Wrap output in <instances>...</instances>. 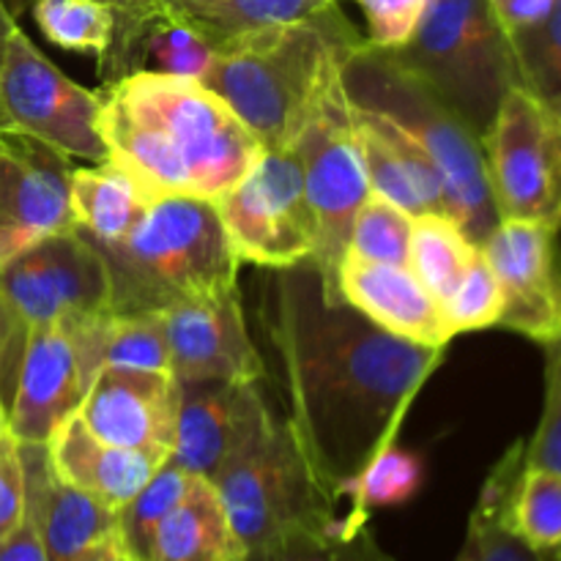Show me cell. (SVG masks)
Masks as SVG:
<instances>
[{
    "label": "cell",
    "mask_w": 561,
    "mask_h": 561,
    "mask_svg": "<svg viewBox=\"0 0 561 561\" xmlns=\"http://www.w3.org/2000/svg\"><path fill=\"white\" fill-rule=\"evenodd\" d=\"M263 327L283 373L288 416L323 480L337 491L398 431L444 348L405 343L329 294L312 261L272 268Z\"/></svg>",
    "instance_id": "cell-1"
},
{
    "label": "cell",
    "mask_w": 561,
    "mask_h": 561,
    "mask_svg": "<svg viewBox=\"0 0 561 561\" xmlns=\"http://www.w3.org/2000/svg\"><path fill=\"white\" fill-rule=\"evenodd\" d=\"M99 93L107 162L153 201H217L266 151L239 115L197 80L131 71Z\"/></svg>",
    "instance_id": "cell-2"
},
{
    "label": "cell",
    "mask_w": 561,
    "mask_h": 561,
    "mask_svg": "<svg viewBox=\"0 0 561 561\" xmlns=\"http://www.w3.org/2000/svg\"><path fill=\"white\" fill-rule=\"evenodd\" d=\"M365 36L343 11L247 33L214 49L203 85L217 93L266 151L294 146L323 71Z\"/></svg>",
    "instance_id": "cell-3"
},
{
    "label": "cell",
    "mask_w": 561,
    "mask_h": 561,
    "mask_svg": "<svg viewBox=\"0 0 561 561\" xmlns=\"http://www.w3.org/2000/svg\"><path fill=\"white\" fill-rule=\"evenodd\" d=\"M345 91L356 107L373 110L409 135L442 170L447 217L482 247L502 222L488 179L482 137L387 49L354 44L340 60Z\"/></svg>",
    "instance_id": "cell-4"
},
{
    "label": "cell",
    "mask_w": 561,
    "mask_h": 561,
    "mask_svg": "<svg viewBox=\"0 0 561 561\" xmlns=\"http://www.w3.org/2000/svg\"><path fill=\"white\" fill-rule=\"evenodd\" d=\"M93 244L107 261L115 316L162 312L239 285V257L217 206L203 197H159L129 236Z\"/></svg>",
    "instance_id": "cell-5"
},
{
    "label": "cell",
    "mask_w": 561,
    "mask_h": 561,
    "mask_svg": "<svg viewBox=\"0 0 561 561\" xmlns=\"http://www.w3.org/2000/svg\"><path fill=\"white\" fill-rule=\"evenodd\" d=\"M228 518L247 551L337 524L340 496L307 458L290 422L268 416L214 480Z\"/></svg>",
    "instance_id": "cell-6"
},
{
    "label": "cell",
    "mask_w": 561,
    "mask_h": 561,
    "mask_svg": "<svg viewBox=\"0 0 561 561\" xmlns=\"http://www.w3.org/2000/svg\"><path fill=\"white\" fill-rule=\"evenodd\" d=\"M387 53L436 91L480 137L504 93L518 85L513 47L493 0H427L409 44Z\"/></svg>",
    "instance_id": "cell-7"
},
{
    "label": "cell",
    "mask_w": 561,
    "mask_h": 561,
    "mask_svg": "<svg viewBox=\"0 0 561 561\" xmlns=\"http://www.w3.org/2000/svg\"><path fill=\"white\" fill-rule=\"evenodd\" d=\"M343 55L329 64L316 88L301 131L290 151L299 157L307 201L318 222V250L312 263L323 274L329 294H337V266L348 250L351 225L370 195L365 157L356 129V110L345 91Z\"/></svg>",
    "instance_id": "cell-8"
},
{
    "label": "cell",
    "mask_w": 561,
    "mask_h": 561,
    "mask_svg": "<svg viewBox=\"0 0 561 561\" xmlns=\"http://www.w3.org/2000/svg\"><path fill=\"white\" fill-rule=\"evenodd\" d=\"M0 131L33 137L66 157L107 162L102 140V93L66 77L22 27L0 58Z\"/></svg>",
    "instance_id": "cell-9"
},
{
    "label": "cell",
    "mask_w": 561,
    "mask_h": 561,
    "mask_svg": "<svg viewBox=\"0 0 561 561\" xmlns=\"http://www.w3.org/2000/svg\"><path fill=\"white\" fill-rule=\"evenodd\" d=\"M488 179L502 219L561 230V115L524 85L504 93L482 135Z\"/></svg>",
    "instance_id": "cell-10"
},
{
    "label": "cell",
    "mask_w": 561,
    "mask_h": 561,
    "mask_svg": "<svg viewBox=\"0 0 561 561\" xmlns=\"http://www.w3.org/2000/svg\"><path fill=\"white\" fill-rule=\"evenodd\" d=\"M239 263L288 268L316 257L318 222L299 157L263 151L250 173L214 201Z\"/></svg>",
    "instance_id": "cell-11"
},
{
    "label": "cell",
    "mask_w": 561,
    "mask_h": 561,
    "mask_svg": "<svg viewBox=\"0 0 561 561\" xmlns=\"http://www.w3.org/2000/svg\"><path fill=\"white\" fill-rule=\"evenodd\" d=\"M110 316L77 323L31 327L9 409V431L20 444H47L55 427L77 414L104 370Z\"/></svg>",
    "instance_id": "cell-12"
},
{
    "label": "cell",
    "mask_w": 561,
    "mask_h": 561,
    "mask_svg": "<svg viewBox=\"0 0 561 561\" xmlns=\"http://www.w3.org/2000/svg\"><path fill=\"white\" fill-rule=\"evenodd\" d=\"M0 296L27 327L77 323L113 312L107 261L80 230L49 236L5 263Z\"/></svg>",
    "instance_id": "cell-13"
},
{
    "label": "cell",
    "mask_w": 561,
    "mask_h": 561,
    "mask_svg": "<svg viewBox=\"0 0 561 561\" xmlns=\"http://www.w3.org/2000/svg\"><path fill=\"white\" fill-rule=\"evenodd\" d=\"M71 173L66 153L0 131V268L49 236L77 230Z\"/></svg>",
    "instance_id": "cell-14"
},
{
    "label": "cell",
    "mask_w": 561,
    "mask_h": 561,
    "mask_svg": "<svg viewBox=\"0 0 561 561\" xmlns=\"http://www.w3.org/2000/svg\"><path fill=\"white\" fill-rule=\"evenodd\" d=\"M561 230L502 219L480 247L504 294L499 327L535 343L561 337Z\"/></svg>",
    "instance_id": "cell-15"
},
{
    "label": "cell",
    "mask_w": 561,
    "mask_h": 561,
    "mask_svg": "<svg viewBox=\"0 0 561 561\" xmlns=\"http://www.w3.org/2000/svg\"><path fill=\"white\" fill-rule=\"evenodd\" d=\"M170 348V370L179 383H255L263 359L247 332L239 285L217 296L186 299L159 312Z\"/></svg>",
    "instance_id": "cell-16"
},
{
    "label": "cell",
    "mask_w": 561,
    "mask_h": 561,
    "mask_svg": "<svg viewBox=\"0 0 561 561\" xmlns=\"http://www.w3.org/2000/svg\"><path fill=\"white\" fill-rule=\"evenodd\" d=\"M179 387V422L168 460L186 474L214 482L241 447L266 425L272 411L263 400L261 381H197Z\"/></svg>",
    "instance_id": "cell-17"
},
{
    "label": "cell",
    "mask_w": 561,
    "mask_h": 561,
    "mask_svg": "<svg viewBox=\"0 0 561 561\" xmlns=\"http://www.w3.org/2000/svg\"><path fill=\"white\" fill-rule=\"evenodd\" d=\"M179 398V381L168 373L104 367L77 414L102 442L164 463L173 453Z\"/></svg>",
    "instance_id": "cell-18"
},
{
    "label": "cell",
    "mask_w": 561,
    "mask_h": 561,
    "mask_svg": "<svg viewBox=\"0 0 561 561\" xmlns=\"http://www.w3.org/2000/svg\"><path fill=\"white\" fill-rule=\"evenodd\" d=\"M337 294L367 321L405 343L447 351L453 340L442 305L409 266L367 261L345 252L337 266Z\"/></svg>",
    "instance_id": "cell-19"
},
{
    "label": "cell",
    "mask_w": 561,
    "mask_h": 561,
    "mask_svg": "<svg viewBox=\"0 0 561 561\" xmlns=\"http://www.w3.org/2000/svg\"><path fill=\"white\" fill-rule=\"evenodd\" d=\"M25 469V510L36 524L47 561H82L115 546L118 513L66 485L53 471L44 444H20Z\"/></svg>",
    "instance_id": "cell-20"
},
{
    "label": "cell",
    "mask_w": 561,
    "mask_h": 561,
    "mask_svg": "<svg viewBox=\"0 0 561 561\" xmlns=\"http://www.w3.org/2000/svg\"><path fill=\"white\" fill-rule=\"evenodd\" d=\"M354 110L370 192L392 201L411 217H447V186L436 162L392 121L356 104Z\"/></svg>",
    "instance_id": "cell-21"
},
{
    "label": "cell",
    "mask_w": 561,
    "mask_h": 561,
    "mask_svg": "<svg viewBox=\"0 0 561 561\" xmlns=\"http://www.w3.org/2000/svg\"><path fill=\"white\" fill-rule=\"evenodd\" d=\"M47 458L66 485L88 493L104 507L118 513L135 493L157 474L162 463L135 449L102 442L80 414L60 422L47 438Z\"/></svg>",
    "instance_id": "cell-22"
},
{
    "label": "cell",
    "mask_w": 561,
    "mask_h": 561,
    "mask_svg": "<svg viewBox=\"0 0 561 561\" xmlns=\"http://www.w3.org/2000/svg\"><path fill=\"white\" fill-rule=\"evenodd\" d=\"M247 553L214 482L192 477L159 524L151 561H247Z\"/></svg>",
    "instance_id": "cell-23"
},
{
    "label": "cell",
    "mask_w": 561,
    "mask_h": 561,
    "mask_svg": "<svg viewBox=\"0 0 561 561\" xmlns=\"http://www.w3.org/2000/svg\"><path fill=\"white\" fill-rule=\"evenodd\" d=\"M170 20L195 31L214 49L272 25L316 20L340 9L337 0H157Z\"/></svg>",
    "instance_id": "cell-24"
},
{
    "label": "cell",
    "mask_w": 561,
    "mask_h": 561,
    "mask_svg": "<svg viewBox=\"0 0 561 561\" xmlns=\"http://www.w3.org/2000/svg\"><path fill=\"white\" fill-rule=\"evenodd\" d=\"M151 203L153 197L113 162L75 168L71 173V211L77 230L99 244H115L129 236Z\"/></svg>",
    "instance_id": "cell-25"
},
{
    "label": "cell",
    "mask_w": 561,
    "mask_h": 561,
    "mask_svg": "<svg viewBox=\"0 0 561 561\" xmlns=\"http://www.w3.org/2000/svg\"><path fill=\"white\" fill-rule=\"evenodd\" d=\"M520 466H524V442L507 449V455L499 460L482 485L480 502L469 518L463 553H460L463 561H553L526 546L504 520V504H507L510 488Z\"/></svg>",
    "instance_id": "cell-26"
},
{
    "label": "cell",
    "mask_w": 561,
    "mask_h": 561,
    "mask_svg": "<svg viewBox=\"0 0 561 561\" xmlns=\"http://www.w3.org/2000/svg\"><path fill=\"white\" fill-rule=\"evenodd\" d=\"M477 252L480 247L463 233L455 219L444 214H422L411 222L405 266L431 290L433 299L444 305L466 277Z\"/></svg>",
    "instance_id": "cell-27"
},
{
    "label": "cell",
    "mask_w": 561,
    "mask_h": 561,
    "mask_svg": "<svg viewBox=\"0 0 561 561\" xmlns=\"http://www.w3.org/2000/svg\"><path fill=\"white\" fill-rule=\"evenodd\" d=\"M504 520L526 546L561 561V474L520 466L504 504Z\"/></svg>",
    "instance_id": "cell-28"
},
{
    "label": "cell",
    "mask_w": 561,
    "mask_h": 561,
    "mask_svg": "<svg viewBox=\"0 0 561 561\" xmlns=\"http://www.w3.org/2000/svg\"><path fill=\"white\" fill-rule=\"evenodd\" d=\"M425 466L420 455L398 447V442L376 455L365 469L340 485V502L348 499L351 518L370 520L373 510L398 507L420 493Z\"/></svg>",
    "instance_id": "cell-29"
},
{
    "label": "cell",
    "mask_w": 561,
    "mask_h": 561,
    "mask_svg": "<svg viewBox=\"0 0 561 561\" xmlns=\"http://www.w3.org/2000/svg\"><path fill=\"white\" fill-rule=\"evenodd\" d=\"M192 474L164 460L157 474L118 510L115 520V551L124 561H151L153 537L164 515L173 510Z\"/></svg>",
    "instance_id": "cell-30"
},
{
    "label": "cell",
    "mask_w": 561,
    "mask_h": 561,
    "mask_svg": "<svg viewBox=\"0 0 561 561\" xmlns=\"http://www.w3.org/2000/svg\"><path fill=\"white\" fill-rule=\"evenodd\" d=\"M247 561H394L381 548L370 520L337 518L323 535H301L247 553Z\"/></svg>",
    "instance_id": "cell-31"
},
{
    "label": "cell",
    "mask_w": 561,
    "mask_h": 561,
    "mask_svg": "<svg viewBox=\"0 0 561 561\" xmlns=\"http://www.w3.org/2000/svg\"><path fill=\"white\" fill-rule=\"evenodd\" d=\"M214 60V47L203 42L195 31L170 20L159 11L137 36L135 71H159V75L186 77L201 82Z\"/></svg>",
    "instance_id": "cell-32"
},
{
    "label": "cell",
    "mask_w": 561,
    "mask_h": 561,
    "mask_svg": "<svg viewBox=\"0 0 561 561\" xmlns=\"http://www.w3.org/2000/svg\"><path fill=\"white\" fill-rule=\"evenodd\" d=\"M518 85L561 115V0L537 25L510 36Z\"/></svg>",
    "instance_id": "cell-33"
},
{
    "label": "cell",
    "mask_w": 561,
    "mask_h": 561,
    "mask_svg": "<svg viewBox=\"0 0 561 561\" xmlns=\"http://www.w3.org/2000/svg\"><path fill=\"white\" fill-rule=\"evenodd\" d=\"M33 20L38 31L60 49L107 55L115 33V14L99 0H36Z\"/></svg>",
    "instance_id": "cell-34"
},
{
    "label": "cell",
    "mask_w": 561,
    "mask_h": 561,
    "mask_svg": "<svg viewBox=\"0 0 561 561\" xmlns=\"http://www.w3.org/2000/svg\"><path fill=\"white\" fill-rule=\"evenodd\" d=\"M104 367L173 376L162 316L159 312L115 316L113 312L107 329V345H104Z\"/></svg>",
    "instance_id": "cell-35"
},
{
    "label": "cell",
    "mask_w": 561,
    "mask_h": 561,
    "mask_svg": "<svg viewBox=\"0 0 561 561\" xmlns=\"http://www.w3.org/2000/svg\"><path fill=\"white\" fill-rule=\"evenodd\" d=\"M411 222H414L411 214H405L403 208L394 206L387 197L370 192L359 211H356L345 252H354V255L367 257V261L405 266Z\"/></svg>",
    "instance_id": "cell-36"
},
{
    "label": "cell",
    "mask_w": 561,
    "mask_h": 561,
    "mask_svg": "<svg viewBox=\"0 0 561 561\" xmlns=\"http://www.w3.org/2000/svg\"><path fill=\"white\" fill-rule=\"evenodd\" d=\"M442 310L444 323H447L453 337L499 327L504 312V294L502 285H499V277L493 274L491 263L485 261L482 250L477 252L466 277L460 279L455 294L444 301Z\"/></svg>",
    "instance_id": "cell-37"
},
{
    "label": "cell",
    "mask_w": 561,
    "mask_h": 561,
    "mask_svg": "<svg viewBox=\"0 0 561 561\" xmlns=\"http://www.w3.org/2000/svg\"><path fill=\"white\" fill-rule=\"evenodd\" d=\"M546 354V400L531 442H524V466L561 474V337L542 343Z\"/></svg>",
    "instance_id": "cell-38"
},
{
    "label": "cell",
    "mask_w": 561,
    "mask_h": 561,
    "mask_svg": "<svg viewBox=\"0 0 561 561\" xmlns=\"http://www.w3.org/2000/svg\"><path fill=\"white\" fill-rule=\"evenodd\" d=\"M99 3H104L115 14L113 44H110L107 55L99 60L102 75H107L104 80L115 82L135 71L137 36L146 22L159 14V3L157 0H99Z\"/></svg>",
    "instance_id": "cell-39"
},
{
    "label": "cell",
    "mask_w": 561,
    "mask_h": 561,
    "mask_svg": "<svg viewBox=\"0 0 561 561\" xmlns=\"http://www.w3.org/2000/svg\"><path fill=\"white\" fill-rule=\"evenodd\" d=\"M367 20V44L400 49L409 44L425 14L427 0H356Z\"/></svg>",
    "instance_id": "cell-40"
},
{
    "label": "cell",
    "mask_w": 561,
    "mask_h": 561,
    "mask_svg": "<svg viewBox=\"0 0 561 561\" xmlns=\"http://www.w3.org/2000/svg\"><path fill=\"white\" fill-rule=\"evenodd\" d=\"M25 518V469L20 442L9 425H0V540L11 535Z\"/></svg>",
    "instance_id": "cell-41"
},
{
    "label": "cell",
    "mask_w": 561,
    "mask_h": 561,
    "mask_svg": "<svg viewBox=\"0 0 561 561\" xmlns=\"http://www.w3.org/2000/svg\"><path fill=\"white\" fill-rule=\"evenodd\" d=\"M27 323L16 316L14 307L0 296V416L9 422L11 400H14L16 376H20L22 354H25Z\"/></svg>",
    "instance_id": "cell-42"
},
{
    "label": "cell",
    "mask_w": 561,
    "mask_h": 561,
    "mask_svg": "<svg viewBox=\"0 0 561 561\" xmlns=\"http://www.w3.org/2000/svg\"><path fill=\"white\" fill-rule=\"evenodd\" d=\"M553 3L557 0H493V9L510 38L513 33L537 25L553 9Z\"/></svg>",
    "instance_id": "cell-43"
},
{
    "label": "cell",
    "mask_w": 561,
    "mask_h": 561,
    "mask_svg": "<svg viewBox=\"0 0 561 561\" xmlns=\"http://www.w3.org/2000/svg\"><path fill=\"white\" fill-rule=\"evenodd\" d=\"M0 561H47L42 537H38V529L27 510L22 524L5 540H0Z\"/></svg>",
    "instance_id": "cell-44"
},
{
    "label": "cell",
    "mask_w": 561,
    "mask_h": 561,
    "mask_svg": "<svg viewBox=\"0 0 561 561\" xmlns=\"http://www.w3.org/2000/svg\"><path fill=\"white\" fill-rule=\"evenodd\" d=\"M16 27H20V25H16L14 14H11L9 5H5L3 0H0V58H3L5 44H9V36L16 31Z\"/></svg>",
    "instance_id": "cell-45"
},
{
    "label": "cell",
    "mask_w": 561,
    "mask_h": 561,
    "mask_svg": "<svg viewBox=\"0 0 561 561\" xmlns=\"http://www.w3.org/2000/svg\"><path fill=\"white\" fill-rule=\"evenodd\" d=\"M82 561H124V559L118 557L115 546H107V548H99V551H93L91 557H85Z\"/></svg>",
    "instance_id": "cell-46"
},
{
    "label": "cell",
    "mask_w": 561,
    "mask_h": 561,
    "mask_svg": "<svg viewBox=\"0 0 561 561\" xmlns=\"http://www.w3.org/2000/svg\"><path fill=\"white\" fill-rule=\"evenodd\" d=\"M0 425H9V422H5V420H3V416H0Z\"/></svg>",
    "instance_id": "cell-47"
},
{
    "label": "cell",
    "mask_w": 561,
    "mask_h": 561,
    "mask_svg": "<svg viewBox=\"0 0 561 561\" xmlns=\"http://www.w3.org/2000/svg\"><path fill=\"white\" fill-rule=\"evenodd\" d=\"M458 561H463V559H460V557H458Z\"/></svg>",
    "instance_id": "cell-48"
}]
</instances>
